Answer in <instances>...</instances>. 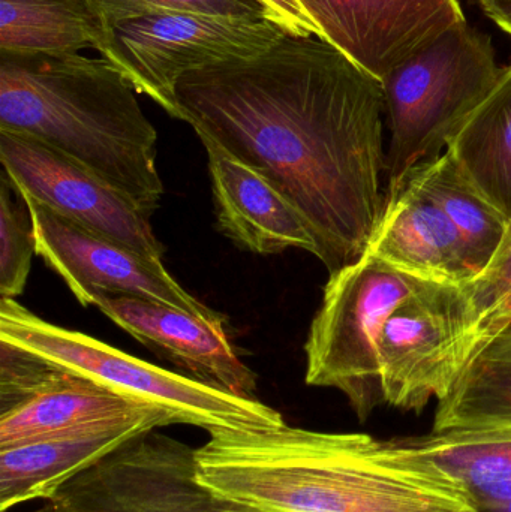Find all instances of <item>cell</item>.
I'll return each mask as SVG.
<instances>
[{
  "mask_svg": "<svg viewBox=\"0 0 511 512\" xmlns=\"http://www.w3.org/2000/svg\"><path fill=\"white\" fill-rule=\"evenodd\" d=\"M180 120L275 186L299 212L329 273L357 261L386 204L380 81L318 36L189 72Z\"/></svg>",
  "mask_w": 511,
  "mask_h": 512,
  "instance_id": "obj_1",
  "label": "cell"
},
{
  "mask_svg": "<svg viewBox=\"0 0 511 512\" xmlns=\"http://www.w3.org/2000/svg\"><path fill=\"white\" fill-rule=\"evenodd\" d=\"M213 496L255 512H482L464 484L408 438L288 424L216 432L195 450Z\"/></svg>",
  "mask_w": 511,
  "mask_h": 512,
  "instance_id": "obj_2",
  "label": "cell"
},
{
  "mask_svg": "<svg viewBox=\"0 0 511 512\" xmlns=\"http://www.w3.org/2000/svg\"><path fill=\"white\" fill-rule=\"evenodd\" d=\"M0 131L68 156L150 218L158 210V132L137 90L104 57L0 54Z\"/></svg>",
  "mask_w": 511,
  "mask_h": 512,
  "instance_id": "obj_3",
  "label": "cell"
},
{
  "mask_svg": "<svg viewBox=\"0 0 511 512\" xmlns=\"http://www.w3.org/2000/svg\"><path fill=\"white\" fill-rule=\"evenodd\" d=\"M0 340L27 349L132 402L165 412L174 424L209 432H260L285 426L276 409L132 357L89 334L39 318L0 298Z\"/></svg>",
  "mask_w": 511,
  "mask_h": 512,
  "instance_id": "obj_4",
  "label": "cell"
},
{
  "mask_svg": "<svg viewBox=\"0 0 511 512\" xmlns=\"http://www.w3.org/2000/svg\"><path fill=\"white\" fill-rule=\"evenodd\" d=\"M501 72L491 38L465 20L380 81L390 129L386 198L404 186L414 168L443 155Z\"/></svg>",
  "mask_w": 511,
  "mask_h": 512,
  "instance_id": "obj_5",
  "label": "cell"
},
{
  "mask_svg": "<svg viewBox=\"0 0 511 512\" xmlns=\"http://www.w3.org/2000/svg\"><path fill=\"white\" fill-rule=\"evenodd\" d=\"M423 282L371 251L330 274L306 340V384L341 391L357 418L369 420L384 405L381 330Z\"/></svg>",
  "mask_w": 511,
  "mask_h": 512,
  "instance_id": "obj_6",
  "label": "cell"
},
{
  "mask_svg": "<svg viewBox=\"0 0 511 512\" xmlns=\"http://www.w3.org/2000/svg\"><path fill=\"white\" fill-rule=\"evenodd\" d=\"M287 35L267 18L198 12L144 15L117 24L96 50L132 84L180 119L176 87L189 72L249 59Z\"/></svg>",
  "mask_w": 511,
  "mask_h": 512,
  "instance_id": "obj_7",
  "label": "cell"
},
{
  "mask_svg": "<svg viewBox=\"0 0 511 512\" xmlns=\"http://www.w3.org/2000/svg\"><path fill=\"white\" fill-rule=\"evenodd\" d=\"M479 318L464 286L425 282L390 313L378 340L384 405L420 414L452 394L476 354Z\"/></svg>",
  "mask_w": 511,
  "mask_h": 512,
  "instance_id": "obj_8",
  "label": "cell"
},
{
  "mask_svg": "<svg viewBox=\"0 0 511 512\" xmlns=\"http://www.w3.org/2000/svg\"><path fill=\"white\" fill-rule=\"evenodd\" d=\"M0 164L18 191L78 227L162 262L150 216L122 192L47 144L0 131Z\"/></svg>",
  "mask_w": 511,
  "mask_h": 512,
  "instance_id": "obj_9",
  "label": "cell"
},
{
  "mask_svg": "<svg viewBox=\"0 0 511 512\" xmlns=\"http://www.w3.org/2000/svg\"><path fill=\"white\" fill-rule=\"evenodd\" d=\"M23 198L32 213L36 254L65 280L81 306H95L102 295H129L200 318H222L189 294L162 262L90 233L29 197Z\"/></svg>",
  "mask_w": 511,
  "mask_h": 512,
  "instance_id": "obj_10",
  "label": "cell"
},
{
  "mask_svg": "<svg viewBox=\"0 0 511 512\" xmlns=\"http://www.w3.org/2000/svg\"><path fill=\"white\" fill-rule=\"evenodd\" d=\"M321 39L383 80L411 54L467 20L459 0H299Z\"/></svg>",
  "mask_w": 511,
  "mask_h": 512,
  "instance_id": "obj_11",
  "label": "cell"
},
{
  "mask_svg": "<svg viewBox=\"0 0 511 512\" xmlns=\"http://www.w3.org/2000/svg\"><path fill=\"white\" fill-rule=\"evenodd\" d=\"M95 306L114 324L191 378L236 396L257 399V375L240 360L225 318L206 319L156 301L102 295Z\"/></svg>",
  "mask_w": 511,
  "mask_h": 512,
  "instance_id": "obj_12",
  "label": "cell"
},
{
  "mask_svg": "<svg viewBox=\"0 0 511 512\" xmlns=\"http://www.w3.org/2000/svg\"><path fill=\"white\" fill-rule=\"evenodd\" d=\"M158 409L117 418L0 450V512L24 502L54 498L81 472L132 439L171 426Z\"/></svg>",
  "mask_w": 511,
  "mask_h": 512,
  "instance_id": "obj_13",
  "label": "cell"
},
{
  "mask_svg": "<svg viewBox=\"0 0 511 512\" xmlns=\"http://www.w3.org/2000/svg\"><path fill=\"white\" fill-rule=\"evenodd\" d=\"M201 143L207 152L218 230L224 236L257 255L303 249L317 256L308 225L275 186L210 141Z\"/></svg>",
  "mask_w": 511,
  "mask_h": 512,
  "instance_id": "obj_14",
  "label": "cell"
},
{
  "mask_svg": "<svg viewBox=\"0 0 511 512\" xmlns=\"http://www.w3.org/2000/svg\"><path fill=\"white\" fill-rule=\"evenodd\" d=\"M368 251L428 282L465 286L477 277L461 234L434 201L410 185L386 198Z\"/></svg>",
  "mask_w": 511,
  "mask_h": 512,
  "instance_id": "obj_15",
  "label": "cell"
},
{
  "mask_svg": "<svg viewBox=\"0 0 511 512\" xmlns=\"http://www.w3.org/2000/svg\"><path fill=\"white\" fill-rule=\"evenodd\" d=\"M150 409L63 369L32 399L0 414V450Z\"/></svg>",
  "mask_w": 511,
  "mask_h": 512,
  "instance_id": "obj_16",
  "label": "cell"
},
{
  "mask_svg": "<svg viewBox=\"0 0 511 512\" xmlns=\"http://www.w3.org/2000/svg\"><path fill=\"white\" fill-rule=\"evenodd\" d=\"M468 179L511 222V65L447 149Z\"/></svg>",
  "mask_w": 511,
  "mask_h": 512,
  "instance_id": "obj_17",
  "label": "cell"
},
{
  "mask_svg": "<svg viewBox=\"0 0 511 512\" xmlns=\"http://www.w3.org/2000/svg\"><path fill=\"white\" fill-rule=\"evenodd\" d=\"M404 185L434 201L467 245L477 277L497 255L509 221L468 179L449 150L411 171Z\"/></svg>",
  "mask_w": 511,
  "mask_h": 512,
  "instance_id": "obj_18",
  "label": "cell"
},
{
  "mask_svg": "<svg viewBox=\"0 0 511 512\" xmlns=\"http://www.w3.org/2000/svg\"><path fill=\"white\" fill-rule=\"evenodd\" d=\"M102 38L86 0H0V54H77Z\"/></svg>",
  "mask_w": 511,
  "mask_h": 512,
  "instance_id": "obj_19",
  "label": "cell"
},
{
  "mask_svg": "<svg viewBox=\"0 0 511 512\" xmlns=\"http://www.w3.org/2000/svg\"><path fill=\"white\" fill-rule=\"evenodd\" d=\"M408 441L455 475L480 511L511 502V427L431 432Z\"/></svg>",
  "mask_w": 511,
  "mask_h": 512,
  "instance_id": "obj_20",
  "label": "cell"
},
{
  "mask_svg": "<svg viewBox=\"0 0 511 512\" xmlns=\"http://www.w3.org/2000/svg\"><path fill=\"white\" fill-rule=\"evenodd\" d=\"M511 427V330L486 343L447 399L432 432Z\"/></svg>",
  "mask_w": 511,
  "mask_h": 512,
  "instance_id": "obj_21",
  "label": "cell"
},
{
  "mask_svg": "<svg viewBox=\"0 0 511 512\" xmlns=\"http://www.w3.org/2000/svg\"><path fill=\"white\" fill-rule=\"evenodd\" d=\"M36 254L32 213L11 177L0 176V298L23 294Z\"/></svg>",
  "mask_w": 511,
  "mask_h": 512,
  "instance_id": "obj_22",
  "label": "cell"
},
{
  "mask_svg": "<svg viewBox=\"0 0 511 512\" xmlns=\"http://www.w3.org/2000/svg\"><path fill=\"white\" fill-rule=\"evenodd\" d=\"M105 33L123 21L165 12L267 18L258 0H86ZM269 20V18H267Z\"/></svg>",
  "mask_w": 511,
  "mask_h": 512,
  "instance_id": "obj_23",
  "label": "cell"
},
{
  "mask_svg": "<svg viewBox=\"0 0 511 512\" xmlns=\"http://www.w3.org/2000/svg\"><path fill=\"white\" fill-rule=\"evenodd\" d=\"M62 370L27 349L0 340V414L32 399Z\"/></svg>",
  "mask_w": 511,
  "mask_h": 512,
  "instance_id": "obj_24",
  "label": "cell"
},
{
  "mask_svg": "<svg viewBox=\"0 0 511 512\" xmlns=\"http://www.w3.org/2000/svg\"><path fill=\"white\" fill-rule=\"evenodd\" d=\"M477 318H483L511 292V222L506 237L491 264L473 282L464 286Z\"/></svg>",
  "mask_w": 511,
  "mask_h": 512,
  "instance_id": "obj_25",
  "label": "cell"
},
{
  "mask_svg": "<svg viewBox=\"0 0 511 512\" xmlns=\"http://www.w3.org/2000/svg\"><path fill=\"white\" fill-rule=\"evenodd\" d=\"M267 12V18L278 24L287 35L318 36L321 38L317 24L309 18L299 0H258Z\"/></svg>",
  "mask_w": 511,
  "mask_h": 512,
  "instance_id": "obj_26",
  "label": "cell"
},
{
  "mask_svg": "<svg viewBox=\"0 0 511 512\" xmlns=\"http://www.w3.org/2000/svg\"><path fill=\"white\" fill-rule=\"evenodd\" d=\"M507 330H511V292L480 319L476 331V342H474L476 354L495 336Z\"/></svg>",
  "mask_w": 511,
  "mask_h": 512,
  "instance_id": "obj_27",
  "label": "cell"
},
{
  "mask_svg": "<svg viewBox=\"0 0 511 512\" xmlns=\"http://www.w3.org/2000/svg\"><path fill=\"white\" fill-rule=\"evenodd\" d=\"M479 6L486 17L511 36V0H485Z\"/></svg>",
  "mask_w": 511,
  "mask_h": 512,
  "instance_id": "obj_28",
  "label": "cell"
},
{
  "mask_svg": "<svg viewBox=\"0 0 511 512\" xmlns=\"http://www.w3.org/2000/svg\"><path fill=\"white\" fill-rule=\"evenodd\" d=\"M482 512H511V502H509V504L498 505V507L489 508V510Z\"/></svg>",
  "mask_w": 511,
  "mask_h": 512,
  "instance_id": "obj_29",
  "label": "cell"
},
{
  "mask_svg": "<svg viewBox=\"0 0 511 512\" xmlns=\"http://www.w3.org/2000/svg\"><path fill=\"white\" fill-rule=\"evenodd\" d=\"M474 2H476L477 5H479L480 2H485V0H474Z\"/></svg>",
  "mask_w": 511,
  "mask_h": 512,
  "instance_id": "obj_30",
  "label": "cell"
},
{
  "mask_svg": "<svg viewBox=\"0 0 511 512\" xmlns=\"http://www.w3.org/2000/svg\"><path fill=\"white\" fill-rule=\"evenodd\" d=\"M33 512H41V510H38V511H33Z\"/></svg>",
  "mask_w": 511,
  "mask_h": 512,
  "instance_id": "obj_31",
  "label": "cell"
}]
</instances>
